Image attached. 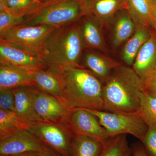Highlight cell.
Here are the masks:
<instances>
[{
  "mask_svg": "<svg viewBox=\"0 0 156 156\" xmlns=\"http://www.w3.org/2000/svg\"><path fill=\"white\" fill-rule=\"evenodd\" d=\"M132 149L129 146L126 134L111 137L103 144L99 156H131Z\"/></svg>",
  "mask_w": 156,
  "mask_h": 156,
  "instance_id": "cell-25",
  "label": "cell"
},
{
  "mask_svg": "<svg viewBox=\"0 0 156 156\" xmlns=\"http://www.w3.org/2000/svg\"><path fill=\"white\" fill-rule=\"evenodd\" d=\"M43 4L40 0H0V12L30 15L36 12Z\"/></svg>",
  "mask_w": 156,
  "mask_h": 156,
  "instance_id": "cell-24",
  "label": "cell"
},
{
  "mask_svg": "<svg viewBox=\"0 0 156 156\" xmlns=\"http://www.w3.org/2000/svg\"><path fill=\"white\" fill-rule=\"evenodd\" d=\"M131 147L133 156H149L144 147L140 144H134Z\"/></svg>",
  "mask_w": 156,
  "mask_h": 156,
  "instance_id": "cell-31",
  "label": "cell"
},
{
  "mask_svg": "<svg viewBox=\"0 0 156 156\" xmlns=\"http://www.w3.org/2000/svg\"><path fill=\"white\" fill-rule=\"evenodd\" d=\"M154 0H125V9L138 25L151 27Z\"/></svg>",
  "mask_w": 156,
  "mask_h": 156,
  "instance_id": "cell-20",
  "label": "cell"
},
{
  "mask_svg": "<svg viewBox=\"0 0 156 156\" xmlns=\"http://www.w3.org/2000/svg\"><path fill=\"white\" fill-rule=\"evenodd\" d=\"M103 148L100 141L83 136H73L70 147L71 156H99Z\"/></svg>",
  "mask_w": 156,
  "mask_h": 156,
  "instance_id": "cell-22",
  "label": "cell"
},
{
  "mask_svg": "<svg viewBox=\"0 0 156 156\" xmlns=\"http://www.w3.org/2000/svg\"><path fill=\"white\" fill-rule=\"evenodd\" d=\"M136 112L147 124L156 126V97L144 92L141 97L139 108Z\"/></svg>",
  "mask_w": 156,
  "mask_h": 156,
  "instance_id": "cell-26",
  "label": "cell"
},
{
  "mask_svg": "<svg viewBox=\"0 0 156 156\" xmlns=\"http://www.w3.org/2000/svg\"><path fill=\"white\" fill-rule=\"evenodd\" d=\"M85 65L103 83L112 71L121 64L95 51L87 50L84 54Z\"/></svg>",
  "mask_w": 156,
  "mask_h": 156,
  "instance_id": "cell-17",
  "label": "cell"
},
{
  "mask_svg": "<svg viewBox=\"0 0 156 156\" xmlns=\"http://www.w3.org/2000/svg\"><path fill=\"white\" fill-rule=\"evenodd\" d=\"M141 80L145 92L156 97V69L148 74Z\"/></svg>",
  "mask_w": 156,
  "mask_h": 156,
  "instance_id": "cell-30",
  "label": "cell"
},
{
  "mask_svg": "<svg viewBox=\"0 0 156 156\" xmlns=\"http://www.w3.org/2000/svg\"><path fill=\"white\" fill-rule=\"evenodd\" d=\"M27 129L61 156H71L70 147L74 135L65 123L41 122Z\"/></svg>",
  "mask_w": 156,
  "mask_h": 156,
  "instance_id": "cell-7",
  "label": "cell"
},
{
  "mask_svg": "<svg viewBox=\"0 0 156 156\" xmlns=\"http://www.w3.org/2000/svg\"><path fill=\"white\" fill-rule=\"evenodd\" d=\"M147 125V131L141 141L149 156H156V126Z\"/></svg>",
  "mask_w": 156,
  "mask_h": 156,
  "instance_id": "cell-28",
  "label": "cell"
},
{
  "mask_svg": "<svg viewBox=\"0 0 156 156\" xmlns=\"http://www.w3.org/2000/svg\"><path fill=\"white\" fill-rule=\"evenodd\" d=\"M116 17L112 38L114 49L127 42L134 34L138 26L126 10L120 11Z\"/></svg>",
  "mask_w": 156,
  "mask_h": 156,
  "instance_id": "cell-18",
  "label": "cell"
},
{
  "mask_svg": "<svg viewBox=\"0 0 156 156\" xmlns=\"http://www.w3.org/2000/svg\"><path fill=\"white\" fill-rule=\"evenodd\" d=\"M153 28V30L156 32V5L153 9L151 18V27Z\"/></svg>",
  "mask_w": 156,
  "mask_h": 156,
  "instance_id": "cell-33",
  "label": "cell"
},
{
  "mask_svg": "<svg viewBox=\"0 0 156 156\" xmlns=\"http://www.w3.org/2000/svg\"><path fill=\"white\" fill-rule=\"evenodd\" d=\"M144 92L142 80L133 69L121 65L103 83L104 111L136 112Z\"/></svg>",
  "mask_w": 156,
  "mask_h": 156,
  "instance_id": "cell-2",
  "label": "cell"
},
{
  "mask_svg": "<svg viewBox=\"0 0 156 156\" xmlns=\"http://www.w3.org/2000/svg\"><path fill=\"white\" fill-rule=\"evenodd\" d=\"M48 146L35 134L24 129L0 140V155L41 152Z\"/></svg>",
  "mask_w": 156,
  "mask_h": 156,
  "instance_id": "cell-10",
  "label": "cell"
},
{
  "mask_svg": "<svg viewBox=\"0 0 156 156\" xmlns=\"http://www.w3.org/2000/svg\"><path fill=\"white\" fill-rule=\"evenodd\" d=\"M84 48L78 21L56 27L45 41L39 55L50 70L80 67Z\"/></svg>",
  "mask_w": 156,
  "mask_h": 156,
  "instance_id": "cell-3",
  "label": "cell"
},
{
  "mask_svg": "<svg viewBox=\"0 0 156 156\" xmlns=\"http://www.w3.org/2000/svg\"><path fill=\"white\" fill-rule=\"evenodd\" d=\"M40 152H31L19 154L12 155H0V156H38Z\"/></svg>",
  "mask_w": 156,
  "mask_h": 156,
  "instance_id": "cell-34",
  "label": "cell"
},
{
  "mask_svg": "<svg viewBox=\"0 0 156 156\" xmlns=\"http://www.w3.org/2000/svg\"><path fill=\"white\" fill-rule=\"evenodd\" d=\"M30 127L15 112L0 109V140Z\"/></svg>",
  "mask_w": 156,
  "mask_h": 156,
  "instance_id": "cell-23",
  "label": "cell"
},
{
  "mask_svg": "<svg viewBox=\"0 0 156 156\" xmlns=\"http://www.w3.org/2000/svg\"><path fill=\"white\" fill-rule=\"evenodd\" d=\"M152 30L149 27L138 25L134 34L126 42L122 52L123 61L133 65L138 52L150 37Z\"/></svg>",
  "mask_w": 156,
  "mask_h": 156,
  "instance_id": "cell-19",
  "label": "cell"
},
{
  "mask_svg": "<svg viewBox=\"0 0 156 156\" xmlns=\"http://www.w3.org/2000/svg\"><path fill=\"white\" fill-rule=\"evenodd\" d=\"M95 115L110 137L129 134L141 141L148 126L137 112H112L85 109Z\"/></svg>",
  "mask_w": 156,
  "mask_h": 156,
  "instance_id": "cell-5",
  "label": "cell"
},
{
  "mask_svg": "<svg viewBox=\"0 0 156 156\" xmlns=\"http://www.w3.org/2000/svg\"><path fill=\"white\" fill-rule=\"evenodd\" d=\"M154 1H155V2L156 3V0H154Z\"/></svg>",
  "mask_w": 156,
  "mask_h": 156,
  "instance_id": "cell-36",
  "label": "cell"
},
{
  "mask_svg": "<svg viewBox=\"0 0 156 156\" xmlns=\"http://www.w3.org/2000/svg\"><path fill=\"white\" fill-rule=\"evenodd\" d=\"M40 1H41L43 4H44V3L48 2L51 1V0H40Z\"/></svg>",
  "mask_w": 156,
  "mask_h": 156,
  "instance_id": "cell-35",
  "label": "cell"
},
{
  "mask_svg": "<svg viewBox=\"0 0 156 156\" xmlns=\"http://www.w3.org/2000/svg\"><path fill=\"white\" fill-rule=\"evenodd\" d=\"M28 16L8 11L0 12V38L11 28L23 24Z\"/></svg>",
  "mask_w": 156,
  "mask_h": 156,
  "instance_id": "cell-27",
  "label": "cell"
},
{
  "mask_svg": "<svg viewBox=\"0 0 156 156\" xmlns=\"http://www.w3.org/2000/svg\"><path fill=\"white\" fill-rule=\"evenodd\" d=\"M84 48L107 51L102 32V27L95 17L86 14L79 20Z\"/></svg>",
  "mask_w": 156,
  "mask_h": 156,
  "instance_id": "cell-14",
  "label": "cell"
},
{
  "mask_svg": "<svg viewBox=\"0 0 156 156\" xmlns=\"http://www.w3.org/2000/svg\"><path fill=\"white\" fill-rule=\"evenodd\" d=\"M50 71L59 78L69 109L104 111L103 83L89 70L81 66Z\"/></svg>",
  "mask_w": 156,
  "mask_h": 156,
  "instance_id": "cell-1",
  "label": "cell"
},
{
  "mask_svg": "<svg viewBox=\"0 0 156 156\" xmlns=\"http://www.w3.org/2000/svg\"><path fill=\"white\" fill-rule=\"evenodd\" d=\"M27 73L35 87L56 97L66 106L62 85L55 73L48 69L34 71Z\"/></svg>",
  "mask_w": 156,
  "mask_h": 156,
  "instance_id": "cell-15",
  "label": "cell"
},
{
  "mask_svg": "<svg viewBox=\"0 0 156 156\" xmlns=\"http://www.w3.org/2000/svg\"><path fill=\"white\" fill-rule=\"evenodd\" d=\"M65 123L73 135L91 137L102 144L111 137L97 117L85 109L70 110Z\"/></svg>",
  "mask_w": 156,
  "mask_h": 156,
  "instance_id": "cell-8",
  "label": "cell"
},
{
  "mask_svg": "<svg viewBox=\"0 0 156 156\" xmlns=\"http://www.w3.org/2000/svg\"><path fill=\"white\" fill-rule=\"evenodd\" d=\"M0 109L15 112V97L13 89H0Z\"/></svg>",
  "mask_w": 156,
  "mask_h": 156,
  "instance_id": "cell-29",
  "label": "cell"
},
{
  "mask_svg": "<svg viewBox=\"0 0 156 156\" xmlns=\"http://www.w3.org/2000/svg\"><path fill=\"white\" fill-rule=\"evenodd\" d=\"M86 14L95 17L103 27L125 9V0H84Z\"/></svg>",
  "mask_w": 156,
  "mask_h": 156,
  "instance_id": "cell-13",
  "label": "cell"
},
{
  "mask_svg": "<svg viewBox=\"0 0 156 156\" xmlns=\"http://www.w3.org/2000/svg\"><path fill=\"white\" fill-rule=\"evenodd\" d=\"M34 87L27 73L0 65V89Z\"/></svg>",
  "mask_w": 156,
  "mask_h": 156,
  "instance_id": "cell-21",
  "label": "cell"
},
{
  "mask_svg": "<svg viewBox=\"0 0 156 156\" xmlns=\"http://www.w3.org/2000/svg\"><path fill=\"white\" fill-rule=\"evenodd\" d=\"M17 116L30 126L44 122L34 108V87H22L13 89Z\"/></svg>",
  "mask_w": 156,
  "mask_h": 156,
  "instance_id": "cell-12",
  "label": "cell"
},
{
  "mask_svg": "<svg viewBox=\"0 0 156 156\" xmlns=\"http://www.w3.org/2000/svg\"><path fill=\"white\" fill-rule=\"evenodd\" d=\"M0 65L26 73L48 70L38 53L0 40Z\"/></svg>",
  "mask_w": 156,
  "mask_h": 156,
  "instance_id": "cell-6",
  "label": "cell"
},
{
  "mask_svg": "<svg viewBox=\"0 0 156 156\" xmlns=\"http://www.w3.org/2000/svg\"><path fill=\"white\" fill-rule=\"evenodd\" d=\"M34 108L44 122L65 123L69 109L56 97L34 87Z\"/></svg>",
  "mask_w": 156,
  "mask_h": 156,
  "instance_id": "cell-11",
  "label": "cell"
},
{
  "mask_svg": "<svg viewBox=\"0 0 156 156\" xmlns=\"http://www.w3.org/2000/svg\"><path fill=\"white\" fill-rule=\"evenodd\" d=\"M56 28L48 25L20 24L11 28L0 40L20 45L39 54L45 41Z\"/></svg>",
  "mask_w": 156,
  "mask_h": 156,
  "instance_id": "cell-9",
  "label": "cell"
},
{
  "mask_svg": "<svg viewBox=\"0 0 156 156\" xmlns=\"http://www.w3.org/2000/svg\"><path fill=\"white\" fill-rule=\"evenodd\" d=\"M38 156H61V155L52 148L48 146L44 150L40 152Z\"/></svg>",
  "mask_w": 156,
  "mask_h": 156,
  "instance_id": "cell-32",
  "label": "cell"
},
{
  "mask_svg": "<svg viewBox=\"0 0 156 156\" xmlns=\"http://www.w3.org/2000/svg\"><path fill=\"white\" fill-rule=\"evenodd\" d=\"M132 68L141 79L156 69V32L154 30L138 52Z\"/></svg>",
  "mask_w": 156,
  "mask_h": 156,
  "instance_id": "cell-16",
  "label": "cell"
},
{
  "mask_svg": "<svg viewBox=\"0 0 156 156\" xmlns=\"http://www.w3.org/2000/svg\"><path fill=\"white\" fill-rule=\"evenodd\" d=\"M85 14L84 0H51L29 15L22 24L58 27L78 22Z\"/></svg>",
  "mask_w": 156,
  "mask_h": 156,
  "instance_id": "cell-4",
  "label": "cell"
}]
</instances>
